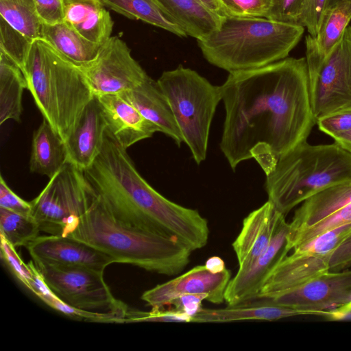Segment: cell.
<instances>
[{"mask_svg": "<svg viewBox=\"0 0 351 351\" xmlns=\"http://www.w3.org/2000/svg\"><path fill=\"white\" fill-rule=\"evenodd\" d=\"M80 66L95 96L130 90L149 76L117 36L101 46L94 60Z\"/></svg>", "mask_w": 351, "mask_h": 351, "instance_id": "8fae6325", "label": "cell"}, {"mask_svg": "<svg viewBox=\"0 0 351 351\" xmlns=\"http://www.w3.org/2000/svg\"><path fill=\"white\" fill-rule=\"evenodd\" d=\"M27 89L21 69L0 53V124L9 119L21 121L22 97Z\"/></svg>", "mask_w": 351, "mask_h": 351, "instance_id": "4316f807", "label": "cell"}, {"mask_svg": "<svg viewBox=\"0 0 351 351\" xmlns=\"http://www.w3.org/2000/svg\"><path fill=\"white\" fill-rule=\"evenodd\" d=\"M23 73L43 119L64 143L94 97L80 66L38 38L32 42Z\"/></svg>", "mask_w": 351, "mask_h": 351, "instance_id": "5b68a950", "label": "cell"}, {"mask_svg": "<svg viewBox=\"0 0 351 351\" xmlns=\"http://www.w3.org/2000/svg\"><path fill=\"white\" fill-rule=\"evenodd\" d=\"M262 299L308 315L344 317L351 312V269L328 271L298 287Z\"/></svg>", "mask_w": 351, "mask_h": 351, "instance_id": "30bf717a", "label": "cell"}, {"mask_svg": "<svg viewBox=\"0 0 351 351\" xmlns=\"http://www.w3.org/2000/svg\"><path fill=\"white\" fill-rule=\"evenodd\" d=\"M0 207L25 215H30L32 205L16 195L0 176Z\"/></svg>", "mask_w": 351, "mask_h": 351, "instance_id": "60d3db41", "label": "cell"}, {"mask_svg": "<svg viewBox=\"0 0 351 351\" xmlns=\"http://www.w3.org/2000/svg\"><path fill=\"white\" fill-rule=\"evenodd\" d=\"M351 269V235L332 252L329 261V271Z\"/></svg>", "mask_w": 351, "mask_h": 351, "instance_id": "b9f144b4", "label": "cell"}, {"mask_svg": "<svg viewBox=\"0 0 351 351\" xmlns=\"http://www.w3.org/2000/svg\"><path fill=\"white\" fill-rule=\"evenodd\" d=\"M308 315L306 312L271 304L265 299H256L221 308L202 307L193 316L192 322L225 323L243 320L276 321L297 315Z\"/></svg>", "mask_w": 351, "mask_h": 351, "instance_id": "603a6c76", "label": "cell"}, {"mask_svg": "<svg viewBox=\"0 0 351 351\" xmlns=\"http://www.w3.org/2000/svg\"><path fill=\"white\" fill-rule=\"evenodd\" d=\"M304 27L265 17L224 16L198 46L211 64L229 73L259 68L287 58Z\"/></svg>", "mask_w": 351, "mask_h": 351, "instance_id": "277c9868", "label": "cell"}, {"mask_svg": "<svg viewBox=\"0 0 351 351\" xmlns=\"http://www.w3.org/2000/svg\"><path fill=\"white\" fill-rule=\"evenodd\" d=\"M106 124L95 96L85 106L64 142L67 161L82 170L89 167L101 151Z\"/></svg>", "mask_w": 351, "mask_h": 351, "instance_id": "2e32d148", "label": "cell"}, {"mask_svg": "<svg viewBox=\"0 0 351 351\" xmlns=\"http://www.w3.org/2000/svg\"><path fill=\"white\" fill-rule=\"evenodd\" d=\"M265 1H267V2H269V3L270 2V0H265Z\"/></svg>", "mask_w": 351, "mask_h": 351, "instance_id": "c3c4849f", "label": "cell"}, {"mask_svg": "<svg viewBox=\"0 0 351 351\" xmlns=\"http://www.w3.org/2000/svg\"><path fill=\"white\" fill-rule=\"evenodd\" d=\"M193 317L186 313L175 308L165 310L152 309L149 312L128 311L124 323L136 322H192Z\"/></svg>", "mask_w": 351, "mask_h": 351, "instance_id": "8d00e7d4", "label": "cell"}, {"mask_svg": "<svg viewBox=\"0 0 351 351\" xmlns=\"http://www.w3.org/2000/svg\"><path fill=\"white\" fill-rule=\"evenodd\" d=\"M34 264L52 291L75 308L93 312L128 308L113 296L104 272L83 267Z\"/></svg>", "mask_w": 351, "mask_h": 351, "instance_id": "9c48e42d", "label": "cell"}, {"mask_svg": "<svg viewBox=\"0 0 351 351\" xmlns=\"http://www.w3.org/2000/svg\"><path fill=\"white\" fill-rule=\"evenodd\" d=\"M106 124V132L123 148L150 138L159 132L131 104L119 94L97 96Z\"/></svg>", "mask_w": 351, "mask_h": 351, "instance_id": "d6986e66", "label": "cell"}, {"mask_svg": "<svg viewBox=\"0 0 351 351\" xmlns=\"http://www.w3.org/2000/svg\"><path fill=\"white\" fill-rule=\"evenodd\" d=\"M351 180V154L337 143L304 141L281 156L266 175L268 200L286 216L296 206L332 186Z\"/></svg>", "mask_w": 351, "mask_h": 351, "instance_id": "8992f818", "label": "cell"}, {"mask_svg": "<svg viewBox=\"0 0 351 351\" xmlns=\"http://www.w3.org/2000/svg\"><path fill=\"white\" fill-rule=\"evenodd\" d=\"M66 161L67 153L64 141L43 119L33 134L30 171L51 178Z\"/></svg>", "mask_w": 351, "mask_h": 351, "instance_id": "d4e9b609", "label": "cell"}, {"mask_svg": "<svg viewBox=\"0 0 351 351\" xmlns=\"http://www.w3.org/2000/svg\"><path fill=\"white\" fill-rule=\"evenodd\" d=\"M231 271L213 273L204 265H197L186 272L145 291L141 299L152 309H163L170 302L183 295L206 294L208 302L220 304L225 302V291L231 279Z\"/></svg>", "mask_w": 351, "mask_h": 351, "instance_id": "4fadbf2b", "label": "cell"}, {"mask_svg": "<svg viewBox=\"0 0 351 351\" xmlns=\"http://www.w3.org/2000/svg\"><path fill=\"white\" fill-rule=\"evenodd\" d=\"M40 229L31 215L0 207V234L14 247H27L38 236Z\"/></svg>", "mask_w": 351, "mask_h": 351, "instance_id": "4dcf8cb0", "label": "cell"}, {"mask_svg": "<svg viewBox=\"0 0 351 351\" xmlns=\"http://www.w3.org/2000/svg\"><path fill=\"white\" fill-rule=\"evenodd\" d=\"M204 265L213 273L221 272L226 268L223 260L217 256L208 258Z\"/></svg>", "mask_w": 351, "mask_h": 351, "instance_id": "ee69618b", "label": "cell"}, {"mask_svg": "<svg viewBox=\"0 0 351 351\" xmlns=\"http://www.w3.org/2000/svg\"><path fill=\"white\" fill-rule=\"evenodd\" d=\"M289 223L283 216L266 250L247 268L238 269L225 291V302L235 305L255 300L274 267L289 253L286 250Z\"/></svg>", "mask_w": 351, "mask_h": 351, "instance_id": "5bb4252c", "label": "cell"}, {"mask_svg": "<svg viewBox=\"0 0 351 351\" xmlns=\"http://www.w3.org/2000/svg\"><path fill=\"white\" fill-rule=\"evenodd\" d=\"M64 21L87 40L102 45L112 36L114 21L101 0H64Z\"/></svg>", "mask_w": 351, "mask_h": 351, "instance_id": "7402d4cb", "label": "cell"}, {"mask_svg": "<svg viewBox=\"0 0 351 351\" xmlns=\"http://www.w3.org/2000/svg\"><path fill=\"white\" fill-rule=\"evenodd\" d=\"M330 256L293 250L274 267L256 299L298 287L329 271Z\"/></svg>", "mask_w": 351, "mask_h": 351, "instance_id": "ac0fdd59", "label": "cell"}, {"mask_svg": "<svg viewBox=\"0 0 351 351\" xmlns=\"http://www.w3.org/2000/svg\"><path fill=\"white\" fill-rule=\"evenodd\" d=\"M160 8L185 32L198 40L217 29L223 16L199 0H156Z\"/></svg>", "mask_w": 351, "mask_h": 351, "instance_id": "cb8c5ba5", "label": "cell"}, {"mask_svg": "<svg viewBox=\"0 0 351 351\" xmlns=\"http://www.w3.org/2000/svg\"><path fill=\"white\" fill-rule=\"evenodd\" d=\"M211 11L223 16L222 9L219 0H199Z\"/></svg>", "mask_w": 351, "mask_h": 351, "instance_id": "bcb514c9", "label": "cell"}, {"mask_svg": "<svg viewBox=\"0 0 351 351\" xmlns=\"http://www.w3.org/2000/svg\"><path fill=\"white\" fill-rule=\"evenodd\" d=\"M84 171L119 221L175 239L192 252L207 244V219L197 210L178 204L156 191L138 173L126 149L106 131L101 152Z\"/></svg>", "mask_w": 351, "mask_h": 351, "instance_id": "7a4b0ae2", "label": "cell"}, {"mask_svg": "<svg viewBox=\"0 0 351 351\" xmlns=\"http://www.w3.org/2000/svg\"><path fill=\"white\" fill-rule=\"evenodd\" d=\"M351 21V10L346 4H339L324 10L315 37L305 38L306 60L309 81L317 73L326 58L342 38Z\"/></svg>", "mask_w": 351, "mask_h": 351, "instance_id": "44dd1931", "label": "cell"}, {"mask_svg": "<svg viewBox=\"0 0 351 351\" xmlns=\"http://www.w3.org/2000/svg\"><path fill=\"white\" fill-rule=\"evenodd\" d=\"M65 237L97 250L113 263L129 264L169 276L180 274L193 252L175 239L119 221L99 195Z\"/></svg>", "mask_w": 351, "mask_h": 351, "instance_id": "3957f363", "label": "cell"}, {"mask_svg": "<svg viewBox=\"0 0 351 351\" xmlns=\"http://www.w3.org/2000/svg\"><path fill=\"white\" fill-rule=\"evenodd\" d=\"M339 4H346L351 10V0H327L325 10L331 8Z\"/></svg>", "mask_w": 351, "mask_h": 351, "instance_id": "7dc6e473", "label": "cell"}, {"mask_svg": "<svg viewBox=\"0 0 351 351\" xmlns=\"http://www.w3.org/2000/svg\"><path fill=\"white\" fill-rule=\"evenodd\" d=\"M349 182L351 180L329 187L303 202L289 223V231L312 226L338 210L341 191Z\"/></svg>", "mask_w": 351, "mask_h": 351, "instance_id": "f1b7e54d", "label": "cell"}, {"mask_svg": "<svg viewBox=\"0 0 351 351\" xmlns=\"http://www.w3.org/2000/svg\"><path fill=\"white\" fill-rule=\"evenodd\" d=\"M43 24L54 25L64 21V0H34Z\"/></svg>", "mask_w": 351, "mask_h": 351, "instance_id": "ab89813d", "label": "cell"}, {"mask_svg": "<svg viewBox=\"0 0 351 351\" xmlns=\"http://www.w3.org/2000/svg\"><path fill=\"white\" fill-rule=\"evenodd\" d=\"M350 235L351 222L324 232L293 250L332 255L334 250Z\"/></svg>", "mask_w": 351, "mask_h": 351, "instance_id": "d6a6232c", "label": "cell"}, {"mask_svg": "<svg viewBox=\"0 0 351 351\" xmlns=\"http://www.w3.org/2000/svg\"><path fill=\"white\" fill-rule=\"evenodd\" d=\"M309 82L316 121L351 107V26Z\"/></svg>", "mask_w": 351, "mask_h": 351, "instance_id": "7c38bea8", "label": "cell"}, {"mask_svg": "<svg viewBox=\"0 0 351 351\" xmlns=\"http://www.w3.org/2000/svg\"><path fill=\"white\" fill-rule=\"evenodd\" d=\"M333 139L341 147L351 154V130L338 134Z\"/></svg>", "mask_w": 351, "mask_h": 351, "instance_id": "f6af8a7d", "label": "cell"}, {"mask_svg": "<svg viewBox=\"0 0 351 351\" xmlns=\"http://www.w3.org/2000/svg\"><path fill=\"white\" fill-rule=\"evenodd\" d=\"M108 9L132 20L163 29L181 37L185 32L158 5L156 0H101Z\"/></svg>", "mask_w": 351, "mask_h": 351, "instance_id": "83f0119b", "label": "cell"}, {"mask_svg": "<svg viewBox=\"0 0 351 351\" xmlns=\"http://www.w3.org/2000/svg\"><path fill=\"white\" fill-rule=\"evenodd\" d=\"M283 216L267 200L244 218L241 231L232 244L239 269L247 268L266 250Z\"/></svg>", "mask_w": 351, "mask_h": 351, "instance_id": "e0dca14e", "label": "cell"}, {"mask_svg": "<svg viewBox=\"0 0 351 351\" xmlns=\"http://www.w3.org/2000/svg\"><path fill=\"white\" fill-rule=\"evenodd\" d=\"M304 5V0H270L265 18L300 25Z\"/></svg>", "mask_w": 351, "mask_h": 351, "instance_id": "d590c367", "label": "cell"}, {"mask_svg": "<svg viewBox=\"0 0 351 351\" xmlns=\"http://www.w3.org/2000/svg\"><path fill=\"white\" fill-rule=\"evenodd\" d=\"M223 16L265 17L269 3L265 0H219Z\"/></svg>", "mask_w": 351, "mask_h": 351, "instance_id": "836d02e7", "label": "cell"}, {"mask_svg": "<svg viewBox=\"0 0 351 351\" xmlns=\"http://www.w3.org/2000/svg\"><path fill=\"white\" fill-rule=\"evenodd\" d=\"M119 95L156 125L160 132L171 138L180 146L183 142L181 133L158 81L148 76L134 88Z\"/></svg>", "mask_w": 351, "mask_h": 351, "instance_id": "ffe728a7", "label": "cell"}, {"mask_svg": "<svg viewBox=\"0 0 351 351\" xmlns=\"http://www.w3.org/2000/svg\"><path fill=\"white\" fill-rule=\"evenodd\" d=\"M208 300L206 294H186L173 300L169 306H173V308L182 311L193 317L202 307V302Z\"/></svg>", "mask_w": 351, "mask_h": 351, "instance_id": "7bdbcfd3", "label": "cell"}, {"mask_svg": "<svg viewBox=\"0 0 351 351\" xmlns=\"http://www.w3.org/2000/svg\"><path fill=\"white\" fill-rule=\"evenodd\" d=\"M97 197L84 171L66 161L30 202V215L40 231L65 237Z\"/></svg>", "mask_w": 351, "mask_h": 351, "instance_id": "ba28073f", "label": "cell"}, {"mask_svg": "<svg viewBox=\"0 0 351 351\" xmlns=\"http://www.w3.org/2000/svg\"><path fill=\"white\" fill-rule=\"evenodd\" d=\"M1 239V258L4 261L14 277L28 290L31 288L32 272L10 244L2 235Z\"/></svg>", "mask_w": 351, "mask_h": 351, "instance_id": "e575fe53", "label": "cell"}, {"mask_svg": "<svg viewBox=\"0 0 351 351\" xmlns=\"http://www.w3.org/2000/svg\"><path fill=\"white\" fill-rule=\"evenodd\" d=\"M173 113L183 142L199 165L207 154L211 122L222 99L221 86L182 65L164 71L157 80Z\"/></svg>", "mask_w": 351, "mask_h": 351, "instance_id": "52a82bcc", "label": "cell"}, {"mask_svg": "<svg viewBox=\"0 0 351 351\" xmlns=\"http://www.w3.org/2000/svg\"><path fill=\"white\" fill-rule=\"evenodd\" d=\"M226 115L220 149L234 170L254 159L269 174L306 141L316 123L306 58L229 73L221 86Z\"/></svg>", "mask_w": 351, "mask_h": 351, "instance_id": "6da1fadb", "label": "cell"}, {"mask_svg": "<svg viewBox=\"0 0 351 351\" xmlns=\"http://www.w3.org/2000/svg\"><path fill=\"white\" fill-rule=\"evenodd\" d=\"M327 0H304L300 25L306 27L308 34L315 37L318 33Z\"/></svg>", "mask_w": 351, "mask_h": 351, "instance_id": "f35d334b", "label": "cell"}, {"mask_svg": "<svg viewBox=\"0 0 351 351\" xmlns=\"http://www.w3.org/2000/svg\"><path fill=\"white\" fill-rule=\"evenodd\" d=\"M26 248L35 263L83 267L101 272L113 263L97 250L67 237L38 236Z\"/></svg>", "mask_w": 351, "mask_h": 351, "instance_id": "9a60e30c", "label": "cell"}, {"mask_svg": "<svg viewBox=\"0 0 351 351\" xmlns=\"http://www.w3.org/2000/svg\"><path fill=\"white\" fill-rule=\"evenodd\" d=\"M41 38L79 66L94 60L101 46L87 40L64 21L54 25L43 24Z\"/></svg>", "mask_w": 351, "mask_h": 351, "instance_id": "484cf974", "label": "cell"}, {"mask_svg": "<svg viewBox=\"0 0 351 351\" xmlns=\"http://www.w3.org/2000/svg\"><path fill=\"white\" fill-rule=\"evenodd\" d=\"M0 16L28 38H41L43 23L34 0H0Z\"/></svg>", "mask_w": 351, "mask_h": 351, "instance_id": "f546056e", "label": "cell"}, {"mask_svg": "<svg viewBox=\"0 0 351 351\" xmlns=\"http://www.w3.org/2000/svg\"><path fill=\"white\" fill-rule=\"evenodd\" d=\"M316 123L322 132L332 138L351 130V107L322 117Z\"/></svg>", "mask_w": 351, "mask_h": 351, "instance_id": "74e56055", "label": "cell"}, {"mask_svg": "<svg viewBox=\"0 0 351 351\" xmlns=\"http://www.w3.org/2000/svg\"><path fill=\"white\" fill-rule=\"evenodd\" d=\"M32 40L0 16V53L12 61L22 72Z\"/></svg>", "mask_w": 351, "mask_h": 351, "instance_id": "1f68e13d", "label": "cell"}]
</instances>
